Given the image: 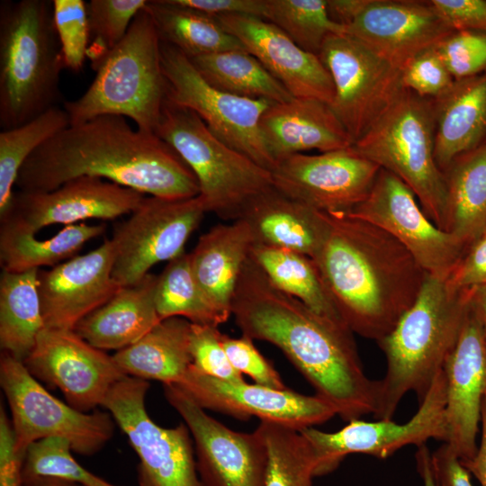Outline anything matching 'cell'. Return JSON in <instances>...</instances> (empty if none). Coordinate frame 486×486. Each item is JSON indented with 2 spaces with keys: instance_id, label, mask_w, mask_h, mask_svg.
I'll list each match as a JSON object with an SVG mask.
<instances>
[{
  "instance_id": "39",
  "label": "cell",
  "mask_w": 486,
  "mask_h": 486,
  "mask_svg": "<svg viewBox=\"0 0 486 486\" xmlns=\"http://www.w3.org/2000/svg\"><path fill=\"white\" fill-rule=\"evenodd\" d=\"M256 429L267 451L266 486H312L316 459L300 430L268 420Z\"/></svg>"
},
{
  "instance_id": "21",
  "label": "cell",
  "mask_w": 486,
  "mask_h": 486,
  "mask_svg": "<svg viewBox=\"0 0 486 486\" xmlns=\"http://www.w3.org/2000/svg\"><path fill=\"white\" fill-rule=\"evenodd\" d=\"M454 30L430 1L367 0L346 34L401 68Z\"/></svg>"
},
{
  "instance_id": "5",
  "label": "cell",
  "mask_w": 486,
  "mask_h": 486,
  "mask_svg": "<svg viewBox=\"0 0 486 486\" xmlns=\"http://www.w3.org/2000/svg\"><path fill=\"white\" fill-rule=\"evenodd\" d=\"M65 68L50 0L0 3V128L21 126L61 99Z\"/></svg>"
},
{
  "instance_id": "6",
  "label": "cell",
  "mask_w": 486,
  "mask_h": 486,
  "mask_svg": "<svg viewBox=\"0 0 486 486\" xmlns=\"http://www.w3.org/2000/svg\"><path fill=\"white\" fill-rule=\"evenodd\" d=\"M92 67L95 76L87 90L64 103L70 125L119 115L134 121L137 129L155 133L166 99V82L161 40L145 9L114 48L92 59Z\"/></svg>"
},
{
  "instance_id": "27",
  "label": "cell",
  "mask_w": 486,
  "mask_h": 486,
  "mask_svg": "<svg viewBox=\"0 0 486 486\" xmlns=\"http://www.w3.org/2000/svg\"><path fill=\"white\" fill-rule=\"evenodd\" d=\"M158 275L120 287L103 305L83 318L74 331L101 350H121L143 338L161 320L155 304Z\"/></svg>"
},
{
  "instance_id": "35",
  "label": "cell",
  "mask_w": 486,
  "mask_h": 486,
  "mask_svg": "<svg viewBox=\"0 0 486 486\" xmlns=\"http://www.w3.org/2000/svg\"><path fill=\"white\" fill-rule=\"evenodd\" d=\"M249 256L275 288L314 312L344 322L310 257L260 243H254Z\"/></svg>"
},
{
  "instance_id": "52",
  "label": "cell",
  "mask_w": 486,
  "mask_h": 486,
  "mask_svg": "<svg viewBox=\"0 0 486 486\" xmlns=\"http://www.w3.org/2000/svg\"><path fill=\"white\" fill-rule=\"evenodd\" d=\"M432 463L436 474L444 486H472L471 473L446 443L432 453Z\"/></svg>"
},
{
  "instance_id": "17",
  "label": "cell",
  "mask_w": 486,
  "mask_h": 486,
  "mask_svg": "<svg viewBox=\"0 0 486 486\" xmlns=\"http://www.w3.org/2000/svg\"><path fill=\"white\" fill-rule=\"evenodd\" d=\"M164 394L190 430L203 486H266L267 451L257 429L229 428L176 384H164Z\"/></svg>"
},
{
  "instance_id": "46",
  "label": "cell",
  "mask_w": 486,
  "mask_h": 486,
  "mask_svg": "<svg viewBox=\"0 0 486 486\" xmlns=\"http://www.w3.org/2000/svg\"><path fill=\"white\" fill-rule=\"evenodd\" d=\"M218 327L193 324L190 352L193 365L201 373L218 379L243 382L244 377L230 364L222 346Z\"/></svg>"
},
{
  "instance_id": "18",
  "label": "cell",
  "mask_w": 486,
  "mask_h": 486,
  "mask_svg": "<svg viewBox=\"0 0 486 486\" xmlns=\"http://www.w3.org/2000/svg\"><path fill=\"white\" fill-rule=\"evenodd\" d=\"M22 363L34 378L58 388L67 403L83 412L102 407L112 387L126 376L112 356L74 330L44 328Z\"/></svg>"
},
{
  "instance_id": "33",
  "label": "cell",
  "mask_w": 486,
  "mask_h": 486,
  "mask_svg": "<svg viewBox=\"0 0 486 486\" xmlns=\"http://www.w3.org/2000/svg\"><path fill=\"white\" fill-rule=\"evenodd\" d=\"M39 270H2L0 275V346L22 362L45 328L38 291Z\"/></svg>"
},
{
  "instance_id": "9",
  "label": "cell",
  "mask_w": 486,
  "mask_h": 486,
  "mask_svg": "<svg viewBox=\"0 0 486 486\" xmlns=\"http://www.w3.org/2000/svg\"><path fill=\"white\" fill-rule=\"evenodd\" d=\"M0 384L11 411L15 450L46 438H62L73 453L92 455L112 437L114 419L108 411L83 412L50 394L24 364L1 352Z\"/></svg>"
},
{
  "instance_id": "11",
  "label": "cell",
  "mask_w": 486,
  "mask_h": 486,
  "mask_svg": "<svg viewBox=\"0 0 486 486\" xmlns=\"http://www.w3.org/2000/svg\"><path fill=\"white\" fill-rule=\"evenodd\" d=\"M161 63L167 101L194 112L216 137L232 148L270 171L274 168L275 163L259 128L263 113L274 103L233 95L213 87L188 57L162 41Z\"/></svg>"
},
{
  "instance_id": "23",
  "label": "cell",
  "mask_w": 486,
  "mask_h": 486,
  "mask_svg": "<svg viewBox=\"0 0 486 486\" xmlns=\"http://www.w3.org/2000/svg\"><path fill=\"white\" fill-rule=\"evenodd\" d=\"M443 372L446 398V444L461 461H466L478 448L482 405L486 393V339L472 302Z\"/></svg>"
},
{
  "instance_id": "57",
  "label": "cell",
  "mask_w": 486,
  "mask_h": 486,
  "mask_svg": "<svg viewBox=\"0 0 486 486\" xmlns=\"http://www.w3.org/2000/svg\"><path fill=\"white\" fill-rule=\"evenodd\" d=\"M22 486H83L74 481L51 476L22 477Z\"/></svg>"
},
{
  "instance_id": "47",
  "label": "cell",
  "mask_w": 486,
  "mask_h": 486,
  "mask_svg": "<svg viewBox=\"0 0 486 486\" xmlns=\"http://www.w3.org/2000/svg\"><path fill=\"white\" fill-rule=\"evenodd\" d=\"M220 340L231 365L241 374L250 376L259 385L288 389L273 364L255 346L253 339L244 335L231 338L221 334Z\"/></svg>"
},
{
  "instance_id": "2",
  "label": "cell",
  "mask_w": 486,
  "mask_h": 486,
  "mask_svg": "<svg viewBox=\"0 0 486 486\" xmlns=\"http://www.w3.org/2000/svg\"><path fill=\"white\" fill-rule=\"evenodd\" d=\"M94 176L166 199L199 194L181 157L154 132L133 129L119 115L69 125L40 146L15 182L20 191L50 192L80 176Z\"/></svg>"
},
{
  "instance_id": "16",
  "label": "cell",
  "mask_w": 486,
  "mask_h": 486,
  "mask_svg": "<svg viewBox=\"0 0 486 486\" xmlns=\"http://www.w3.org/2000/svg\"><path fill=\"white\" fill-rule=\"evenodd\" d=\"M381 167L353 146L319 155L295 154L271 170L274 187L328 213H348L369 194Z\"/></svg>"
},
{
  "instance_id": "53",
  "label": "cell",
  "mask_w": 486,
  "mask_h": 486,
  "mask_svg": "<svg viewBox=\"0 0 486 486\" xmlns=\"http://www.w3.org/2000/svg\"><path fill=\"white\" fill-rule=\"evenodd\" d=\"M461 463L477 479L481 486H486V393L482 405L481 439L477 451L471 459Z\"/></svg>"
},
{
  "instance_id": "4",
  "label": "cell",
  "mask_w": 486,
  "mask_h": 486,
  "mask_svg": "<svg viewBox=\"0 0 486 486\" xmlns=\"http://www.w3.org/2000/svg\"><path fill=\"white\" fill-rule=\"evenodd\" d=\"M448 277L427 274L415 302L377 342L386 371L378 380L376 418L392 419L408 392L419 404L454 348L474 288H457Z\"/></svg>"
},
{
  "instance_id": "25",
  "label": "cell",
  "mask_w": 486,
  "mask_h": 486,
  "mask_svg": "<svg viewBox=\"0 0 486 486\" xmlns=\"http://www.w3.org/2000/svg\"><path fill=\"white\" fill-rule=\"evenodd\" d=\"M259 128L274 163L302 151L323 153L354 144L330 105L318 99L293 97L274 103L263 113Z\"/></svg>"
},
{
  "instance_id": "43",
  "label": "cell",
  "mask_w": 486,
  "mask_h": 486,
  "mask_svg": "<svg viewBox=\"0 0 486 486\" xmlns=\"http://www.w3.org/2000/svg\"><path fill=\"white\" fill-rule=\"evenodd\" d=\"M53 20L65 68L82 69L90 42L86 3L83 0H53Z\"/></svg>"
},
{
  "instance_id": "14",
  "label": "cell",
  "mask_w": 486,
  "mask_h": 486,
  "mask_svg": "<svg viewBox=\"0 0 486 486\" xmlns=\"http://www.w3.org/2000/svg\"><path fill=\"white\" fill-rule=\"evenodd\" d=\"M319 57L334 85L330 107L355 143L403 89L400 69L346 33L328 36Z\"/></svg>"
},
{
  "instance_id": "48",
  "label": "cell",
  "mask_w": 486,
  "mask_h": 486,
  "mask_svg": "<svg viewBox=\"0 0 486 486\" xmlns=\"http://www.w3.org/2000/svg\"><path fill=\"white\" fill-rule=\"evenodd\" d=\"M432 5L454 30L486 33L485 0H430Z\"/></svg>"
},
{
  "instance_id": "30",
  "label": "cell",
  "mask_w": 486,
  "mask_h": 486,
  "mask_svg": "<svg viewBox=\"0 0 486 486\" xmlns=\"http://www.w3.org/2000/svg\"><path fill=\"white\" fill-rule=\"evenodd\" d=\"M192 323L181 317L160 320L135 344L112 357L129 376L177 384L193 359L190 352Z\"/></svg>"
},
{
  "instance_id": "7",
  "label": "cell",
  "mask_w": 486,
  "mask_h": 486,
  "mask_svg": "<svg viewBox=\"0 0 486 486\" xmlns=\"http://www.w3.org/2000/svg\"><path fill=\"white\" fill-rule=\"evenodd\" d=\"M435 134L433 99L403 88L353 148L400 179L427 216L446 230V183L435 157Z\"/></svg>"
},
{
  "instance_id": "40",
  "label": "cell",
  "mask_w": 486,
  "mask_h": 486,
  "mask_svg": "<svg viewBox=\"0 0 486 486\" xmlns=\"http://www.w3.org/2000/svg\"><path fill=\"white\" fill-rule=\"evenodd\" d=\"M264 19L317 56L328 36L346 33L344 26L330 19L327 0H266Z\"/></svg>"
},
{
  "instance_id": "26",
  "label": "cell",
  "mask_w": 486,
  "mask_h": 486,
  "mask_svg": "<svg viewBox=\"0 0 486 486\" xmlns=\"http://www.w3.org/2000/svg\"><path fill=\"white\" fill-rule=\"evenodd\" d=\"M254 243L249 225L238 219L210 229L189 253L196 282L227 320L232 315L233 296Z\"/></svg>"
},
{
  "instance_id": "42",
  "label": "cell",
  "mask_w": 486,
  "mask_h": 486,
  "mask_svg": "<svg viewBox=\"0 0 486 486\" xmlns=\"http://www.w3.org/2000/svg\"><path fill=\"white\" fill-rule=\"evenodd\" d=\"M147 0H91L86 3L90 38L87 57L92 59L114 48L126 35Z\"/></svg>"
},
{
  "instance_id": "49",
  "label": "cell",
  "mask_w": 486,
  "mask_h": 486,
  "mask_svg": "<svg viewBox=\"0 0 486 486\" xmlns=\"http://www.w3.org/2000/svg\"><path fill=\"white\" fill-rule=\"evenodd\" d=\"M448 279L457 288L486 284V230L467 248Z\"/></svg>"
},
{
  "instance_id": "56",
  "label": "cell",
  "mask_w": 486,
  "mask_h": 486,
  "mask_svg": "<svg viewBox=\"0 0 486 486\" xmlns=\"http://www.w3.org/2000/svg\"><path fill=\"white\" fill-rule=\"evenodd\" d=\"M472 307L480 321L486 339V284L474 287Z\"/></svg>"
},
{
  "instance_id": "45",
  "label": "cell",
  "mask_w": 486,
  "mask_h": 486,
  "mask_svg": "<svg viewBox=\"0 0 486 486\" xmlns=\"http://www.w3.org/2000/svg\"><path fill=\"white\" fill-rule=\"evenodd\" d=\"M454 81L436 47L418 53L400 68L402 87L429 99L439 97Z\"/></svg>"
},
{
  "instance_id": "19",
  "label": "cell",
  "mask_w": 486,
  "mask_h": 486,
  "mask_svg": "<svg viewBox=\"0 0 486 486\" xmlns=\"http://www.w3.org/2000/svg\"><path fill=\"white\" fill-rule=\"evenodd\" d=\"M144 197L136 190L86 176L50 192H14L0 220L36 234L53 224L68 226L90 219H117L131 213Z\"/></svg>"
},
{
  "instance_id": "1",
  "label": "cell",
  "mask_w": 486,
  "mask_h": 486,
  "mask_svg": "<svg viewBox=\"0 0 486 486\" xmlns=\"http://www.w3.org/2000/svg\"><path fill=\"white\" fill-rule=\"evenodd\" d=\"M231 312L242 335L277 346L344 421L374 416L378 380L366 375L351 329L275 288L250 256Z\"/></svg>"
},
{
  "instance_id": "24",
  "label": "cell",
  "mask_w": 486,
  "mask_h": 486,
  "mask_svg": "<svg viewBox=\"0 0 486 486\" xmlns=\"http://www.w3.org/2000/svg\"><path fill=\"white\" fill-rule=\"evenodd\" d=\"M215 17L293 97L332 104L333 81L319 56L301 49L282 30L265 19L245 14Z\"/></svg>"
},
{
  "instance_id": "36",
  "label": "cell",
  "mask_w": 486,
  "mask_h": 486,
  "mask_svg": "<svg viewBox=\"0 0 486 486\" xmlns=\"http://www.w3.org/2000/svg\"><path fill=\"white\" fill-rule=\"evenodd\" d=\"M213 87L240 97L285 103L293 96L253 55L228 50L189 58Z\"/></svg>"
},
{
  "instance_id": "31",
  "label": "cell",
  "mask_w": 486,
  "mask_h": 486,
  "mask_svg": "<svg viewBox=\"0 0 486 486\" xmlns=\"http://www.w3.org/2000/svg\"><path fill=\"white\" fill-rule=\"evenodd\" d=\"M444 174L446 230L468 248L486 230V142L454 158Z\"/></svg>"
},
{
  "instance_id": "15",
  "label": "cell",
  "mask_w": 486,
  "mask_h": 486,
  "mask_svg": "<svg viewBox=\"0 0 486 486\" xmlns=\"http://www.w3.org/2000/svg\"><path fill=\"white\" fill-rule=\"evenodd\" d=\"M347 214L388 232L431 275L448 277L467 249L427 216L410 187L382 168L367 197Z\"/></svg>"
},
{
  "instance_id": "44",
  "label": "cell",
  "mask_w": 486,
  "mask_h": 486,
  "mask_svg": "<svg viewBox=\"0 0 486 486\" xmlns=\"http://www.w3.org/2000/svg\"><path fill=\"white\" fill-rule=\"evenodd\" d=\"M436 50L454 80L486 72V33L455 30Z\"/></svg>"
},
{
  "instance_id": "3",
  "label": "cell",
  "mask_w": 486,
  "mask_h": 486,
  "mask_svg": "<svg viewBox=\"0 0 486 486\" xmlns=\"http://www.w3.org/2000/svg\"><path fill=\"white\" fill-rule=\"evenodd\" d=\"M311 259L343 321L376 342L415 302L427 274L388 232L347 213L324 212Z\"/></svg>"
},
{
  "instance_id": "38",
  "label": "cell",
  "mask_w": 486,
  "mask_h": 486,
  "mask_svg": "<svg viewBox=\"0 0 486 486\" xmlns=\"http://www.w3.org/2000/svg\"><path fill=\"white\" fill-rule=\"evenodd\" d=\"M70 125L64 108L56 106L33 120L0 132V216L8 210L13 187L27 158L44 142Z\"/></svg>"
},
{
  "instance_id": "32",
  "label": "cell",
  "mask_w": 486,
  "mask_h": 486,
  "mask_svg": "<svg viewBox=\"0 0 486 486\" xmlns=\"http://www.w3.org/2000/svg\"><path fill=\"white\" fill-rule=\"evenodd\" d=\"M106 226L80 222L65 226L47 239L16 226L1 222L0 263L2 270L24 272L41 266H55L76 256L84 245L102 235Z\"/></svg>"
},
{
  "instance_id": "34",
  "label": "cell",
  "mask_w": 486,
  "mask_h": 486,
  "mask_svg": "<svg viewBox=\"0 0 486 486\" xmlns=\"http://www.w3.org/2000/svg\"><path fill=\"white\" fill-rule=\"evenodd\" d=\"M144 9L150 15L160 40L176 47L189 58L221 51L246 50L215 16L181 5L176 0L148 1Z\"/></svg>"
},
{
  "instance_id": "55",
  "label": "cell",
  "mask_w": 486,
  "mask_h": 486,
  "mask_svg": "<svg viewBox=\"0 0 486 486\" xmlns=\"http://www.w3.org/2000/svg\"><path fill=\"white\" fill-rule=\"evenodd\" d=\"M415 460L423 486H444L436 474L432 463V453L426 444L417 447Z\"/></svg>"
},
{
  "instance_id": "37",
  "label": "cell",
  "mask_w": 486,
  "mask_h": 486,
  "mask_svg": "<svg viewBox=\"0 0 486 486\" xmlns=\"http://www.w3.org/2000/svg\"><path fill=\"white\" fill-rule=\"evenodd\" d=\"M155 304L160 320L181 317L193 324L219 327L227 320L213 307L194 275L189 253L167 262L158 275Z\"/></svg>"
},
{
  "instance_id": "29",
  "label": "cell",
  "mask_w": 486,
  "mask_h": 486,
  "mask_svg": "<svg viewBox=\"0 0 486 486\" xmlns=\"http://www.w3.org/2000/svg\"><path fill=\"white\" fill-rule=\"evenodd\" d=\"M239 219L249 225L255 243L290 250L310 258L324 228V212L292 200L274 187L254 198Z\"/></svg>"
},
{
  "instance_id": "13",
  "label": "cell",
  "mask_w": 486,
  "mask_h": 486,
  "mask_svg": "<svg viewBox=\"0 0 486 486\" xmlns=\"http://www.w3.org/2000/svg\"><path fill=\"white\" fill-rule=\"evenodd\" d=\"M446 378L442 370L417 412L405 423L392 419L373 422L354 419L336 432H324L314 427L301 429L316 459L315 476L331 472L351 454L385 459L402 447H418L429 439L446 443Z\"/></svg>"
},
{
  "instance_id": "41",
  "label": "cell",
  "mask_w": 486,
  "mask_h": 486,
  "mask_svg": "<svg viewBox=\"0 0 486 486\" xmlns=\"http://www.w3.org/2000/svg\"><path fill=\"white\" fill-rule=\"evenodd\" d=\"M70 445L62 438H46L31 445L22 461V476H51L74 481L83 486H113L81 466Z\"/></svg>"
},
{
  "instance_id": "10",
  "label": "cell",
  "mask_w": 486,
  "mask_h": 486,
  "mask_svg": "<svg viewBox=\"0 0 486 486\" xmlns=\"http://www.w3.org/2000/svg\"><path fill=\"white\" fill-rule=\"evenodd\" d=\"M148 388L146 380L126 375L102 404L139 457L140 486H203L189 428L184 423L166 428L154 422L145 407Z\"/></svg>"
},
{
  "instance_id": "22",
  "label": "cell",
  "mask_w": 486,
  "mask_h": 486,
  "mask_svg": "<svg viewBox=\"0 0 486 486\" xmlns=\"http://www.w3.org/2000/svg\"><path fill=\"white\" fill-rule=\"evenodd\" d=\"M114 248L109 238L94 250L50 270H39L38 291L45 328L74 330L121 287L112 278Z\"/></svg>"
},
{
  "instance_id": "8",
  "label": "cell",
  "mask_w": 486,
  "mask_h": 486,
  "mask_svg": "<svg viewBox=\"0 0 486 486\" xmlns=\"http://www.w3.org/2000/svg\"><path fill=\"white\" fill-rule=\"evenodd\" d=\"M155 134L195 176L206 212L238 220L254 198L274 187L270 170L220 140L190 109L166 99Z\"/></svg>"
},
{
  "instance_id": "50",
  "label": "cell",
  "mask_w": 486,
  "mask_h": 486,
  "mask_svg": "<svg viewBox=\"0 0 486 486\" xmlns=\"http://www.w3.org/2000/svg\"><path fill=\"white\" fill-rule=\"evenodd\" d=\"M23 456L15 450L14 434L7 418L0 419V486H22Z\"/></svg>"
},
{
  "instance_id": "51",
  "label": "cell",
  "mask_w": 486,
  "mask_h": 486,
  "mask_svg": "<svg viewBox=\"0 0 486 486\" xmlns=\"http://www.w3.org/2000/svg\"><path fill=\"white\" fill-rule=\"evenodd\" d=\"M176 2L212 16L245 14L264 19L266 10V0H176Z\"/></svg>"
},
{
  "instance_id": "20",
  "label": "cell",
  "mask_w": 486,
  "mask_h": 486,
  "mask_svg": "<svg viewBox=\"0 0 486 486\" xmlns=\"http://www.w3.org/2000/svg\"><path fill=\"white\" fill-rule=\"evenodd\" d=\"M176 385L204 410L239 419L256 417L260 421H274L298 430L322 424L337 415L332 406L316 394L218 379L199 372L193 364Z\"/></svg>"
},
{
  "instance_id": "54",
  "label": "cell",
  "mask_w": 486,
  "mask_h": 486,
  "mask_svg": "<svg viewBox=\"0 0 486 486\" xmlns=\"http://www.w3.org/2000/svg\"><path fill=\"white\" fill-rule=\"evenodd\" d=\"M366 3L367 0H327V10L330 19L346 29Z\"/></svg>"
},
{
  "instance_id": "12",
  "label": "cell",
  "mask_w": 486,
  "mask_h": 486,
  "mask_svg": "<svg viewBox=\"0 0 486 486\" xmlns=\"http://www.w3.org/2000/svg\"><path fill=\"white\" fill-rule=\"evenodd\" d=\"M206 212L197 195L184 199L144 197L129 218L115 224L112 278L121 286L139 283L155 265L184 253Z\"/></svg>"
},
{
  "instance_id": "28",
  "label": "cell",
  "mask_w": 486,
  "mask_h": 486,
  "mask_svg": "<svg viewBox=\"0 0 486 486\" xmlns=\"http://www.w3.org/2000/svg\"><path fill=\"white\" fill-rule=\"evenodd\" d=\"M433 101L435 157L444 172L454 158L486 142V72L454 80Z\"/></svg>"
}]
</instances>
